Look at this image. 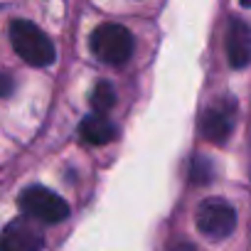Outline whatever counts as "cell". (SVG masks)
Returning <instances> with one entry per match:
<instances>
[{"mask_svg":"<svg viewBox=\"0 0 251 251\" xmlns=\"http://www.w3.org/2000/svg\"><path fill=\"white\" fill-rule=\"evenodd\" d=\"M10 42L13 50L32 67H50L57 57L52 40L30 20H15L10 25Z\"/></svg>","mask_w":251,"mask_h":251,"instance_id":"cell-1","label":"cell"},{"mask_svg":"<svg viewBox=\"0 0 251 251\" xmlns=\"http://www.w3.org/2000/svg\"><path fill=\"white\" fill-rule=\"evenodd\" d=\"M20 209L25 212V217L35 219V222H42V224H57L62 219L69 217V204L64 197H59L57 192L42 187V185H35V187H27L20 200H18Z\"/></svg>","mask_w":251,"mask_h":251,"instance_id":"cell-3","label":"cell"},{"mask_svg":"<svg viewBox=\"0 0 251 251\" xmlns=\"http://www.w3.org/2000/svg\"><path fill=\"white\" fill-rule=\"evenodd\" d=\"M42 246L45 234L30 217L10 222L0 234V251H42Z\"/></svg>","mask_w":251,"mask_h":251,"instance_id":"cell-5","label":"cell"},{"mask_svg":"<svg viewBox=\"0 0 251 251\" xmlns=\"http://www.w3.org/2000/svg\"><path fill=\"white\" fill-rule=\"evenodd\" d=\"M89 45H91V52L96 54V59H101L106 64H123L133 54V35L123 25H116V23L99 25L91 32Z\"/></svg>","mask_w":251,"mask_h":251,"instance_id":"cell-2","label":"cell"},{"mask_svg":"<svg viewBox=\"0 0 251 251\" xmlns=\"http://www.w3.org/2000/svg\"><path fill=\"white\" fill-rule=\"evenodd\" d=\"M239 3H241L244 8H251V0H239Z\"/></svg>","mask_w":251,"mask_h":251,"instance_id":"cell-12","label":"cell"},{"mask_svg":"<svg viewBox=\"0 0 251 251\" xmlns=\"http://www.w3.org/2000/svg\"><path fill=\"white\" fill-rule=\"evenodd\" d=\"M195 224L200 229L202 236L207 239H226L234 226H236V212L229 202L224 200H204L200 207H197V214H195Z\"/></svg>","mask_w":251,"mask_h":251,"instance_id":"cell-4","label":"cell"},{"mask_svg":"<svg viewBox=\"0 0 251 251\" xmlns=\"http://www.w3.org/2000/svg\"><path fill=\"white\" fill-rule=\"evenodd\" d=\"M209 180H212V163H209L207 158L197 155V158L192 160V182L204 185V182H209Z\"/></svg>","mask_w":251,"mask_h":251,"instance_id":"cell-10","label":"cell"},{"mask_svg":"<svg viewBox=\"0 0 251 251\" xmlns=\"http://www.w3.org/2000/svg\"><path fill=\"white\" fill-rule=\"evenodd\" d=\"M15 89V79L10 74H0V99L3 96H10Z\"/></svg>","mask_w":251,"mask_h":251,"instance_id":"cell-11","label":"cell"},{"mask_svg":"<svg viewBox=\"0 0 251 251\" xmlns=\"http://www.w3.org/2000/svg\"><path fill=\"white\" fill-rule=\"evenodd\" d=\"M116 103V91L108 81H99L91 91V108L96 113H106L111 106Z\"/></svg>","mask_w":251,"mask_h":251,"instance_id":"cell-9","label":"cell"},{"mask_svg":"<svg viewBox=\"0 0 251 251\" xmlns=\"http://www.w3.org/2000/svg\"><path fill=\"white\" fill-rule=\"evenodd\" d=\"M234 113H236V103L229 99H222L214 106H209L200 123L204 138H209L212 143H224L234 128Z\"/></svg>","mask_w":251,"mask_h":251,"instance_id":"cell-6","label":"cell"},{"mask_svg":"<svg viewBox=\"0 0 251 251\" xmlns=\"http://www.w3.org/2000/svg\"><path fill=\"white\" fill-rule=\"evenodd\" d=\"M79 133L91 146H106L108 141L116 138V126L106 118V113H96L94 111L79 123Z\"/></svg>","mask_w":251,"mask_h":251,"instance_id":"cell-8","label":"cell"},{"mask_svg":"<svg viewBox=\"0 0 251 251\" xmlns=\"http://www.w3.org/2000/svg\"><path fill=\"white\" fill-rule=\"evenodd\" d=\"M226 57L234 69L251 64V27L239 18H234L226 30Z\"/></svg>","mask_w":251,"mask_h":251,"instance_id":"cell-7","label":"cell"}]
</instances>
